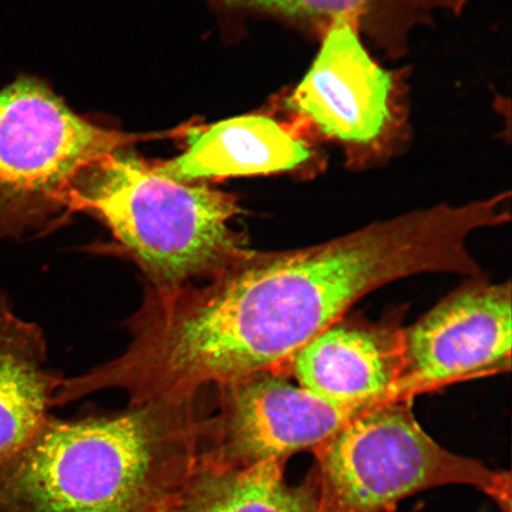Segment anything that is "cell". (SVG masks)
I'll return each instance as SVG.
<instances>
[{"mask_svg":"<svg viewBox=\"0 0 512 512\" xmlns=\"http://www.w3.org/2000/svg\"><path fill=\"white\" fill-rule=\"evenodd\" d=\"M241 10L271 15L322 38L345 21L388 59L405 56L412 32L438 14L459 16L471 0H217Z\"/></svg>","mask_w":512,"mask_h":512,"instance_id":"11","label":"cell"},{"mask_svg":"<svg viewBox=\"0 0 512 512\" xmlns=\"http://www.w3.org/2000/svg\"><path fill=\"white\" fill-rule=\"evenodd\" d=\"M61 381L48 369L40 328L19 318L0 293V463L49 418Z\"/></svg>","mask_w":512,"mask_h":512,"instance_id":"12","label":"cell"},{"mask_svg":"<svg viewBox=\"0 0 512 512\" xmlns=\"http://www.w3.org/2000/svg\"><path fill=\"white\" fill-rule=\"evenodd\" d=\"M198 462L222 469L286 463L313 451L367 409L317 398L284 371H264L203 393ZM369 409V408H368Z\"/></svg>","mask_w":512,"mask_h":512,"instance_id":"7","label":"cell"},{"mask_svg":"<svg viewBox=\"0 0 512 512\" xmlns=\"http://www.w3.org/2000/svg\"><path fill=\"white\" fill-rule=\"evenodd\" d=\"M509 198L504 192L414 210L315 246L249 249L208 284L172 294L163 319L171 361L200 388L284 371L300 348L377 288L424 273L479 274L467 241L510 221Z\"/></svg>","mask_w":512,"mask_h":512,"instance_id":"1","label":"cell"},{"mask_svg":"<svg viewBox=\"0 0 512 512\" xmlns=\"http://www.w3.org/2000/svg\"><path fill=\"white\" fill-rule=\"evenodd\" d=\"M202 418L198 400L49 416L0 463V512H171L198 464Z\"/></svg>","mask_w":512,"mask_h":512,"instance_id":"2","label":"cell"},{"mask_svg":"<svg viewBox=\"0 0 512 512\" xmlns=\"http://www.w3.org/2000/svg\"><path fill=\"white\" fill-rule=\"evenodd\" d=\"M302 81L277 96L271 111L317 144L341 147L350 169L389 162L406 146L408 69L380 66L348 22L331 25Z\"/></svg>","mask_w":512,"mask_h":512,"instance_id":"6","label":"cell"},{"mask_svg":"<svg viewBox=\"0 0 512 512\" xmlns=\"http://www.w3.org/2000/svg\"><path fill=\"white\" fill-rule=\"evenodd\" d=\"M510 281L492 284L473 275L403 329V368L396 395L412 401L452 383L511 369Z\"/></svg>","mask_w":512,"mask_h":512,"instance_id":"8","label":"cell"},{"mask_svg":"<svg viewBox=\"0 0 512 512\" xmlns=\"http://www.w3.org/2000/svg\"><path fill=\"white\" fill-rule=\"evenodd\" d=\"M66 208L104 222L155 290L210 279L249 251L229 224L238 198L164 177L124 149L80 172Z\"/></svg>","mask_w":512,"mask_h":512,"instance_id":"3","label":"cell"},{"mask_svg":"<svg viewBox=\"0 0 512 512\" xmlns=\"http://www.w3.org/2000/svg\"><path fill=\"white\" fill-rule=\"evenodd\" d=\"M307 478L317 512H392L403 499L445 485H470L511 512V476L446 450L428 435L412 401L367 409L312 451Z\"/></svg>","mask_w":512,"mask_h":512,"instance_id":"4","label":"cell"},{"mask_svg":"<svg viewBox=\"0 0 512 512\" xmlns=\"http://www.w3.org/2000/svg\"><path fill=\"white\" fill-rule=\"evenodd\" d=\"M285 467L274 460L246 469L198 462L171 512H317L309 478L290 484Z\"/></svg>","mask_w":512,"mask_h":512,"instance_id":"13","label":"cell"},{"mask_svg":"<svg viewBox=\"0 0 512 512\" xmlns=\"http://www.w3.org/2000/svg\"><path fill=\"white\" fill-rule=\"evenodd\" d=\"M142 138L89 123L43 80L17 76L0 89V243L48 228L82 170Z\"/></svg>","mask_w":512,"mask_h":512,"instance_id":"5","label":"cell"},{"mask_svg":"<svg viewBox=\"0 0 512 512\" xmlns=\"http://www.w3.org/2000/svg\"><path fill=\"white\" fill-rule=\"evenodd\" d=\"M183 155L155 164L158 174L182 183L241 176L290 174L312 178L323 171L320 145L271 110L189 131Z\"/></svg>","mask_w":512,"mask_h":512,"instance_id":"10","label":"cell"},{"mask_svg":"<svg viewBox=\"0 0 512 512\" xmlns=\"http://www.w3.org/2000/svg\"><path fill=\"white\" fill-rule=\"evenodd\" d=\"M402 368L403 328L394 313L379 322L345 315L300 348L284 371L331 405L368 409L402 401Z\"/></svg>","mask_w":512,"mask_h":512,"instance_id":"9","label":"cell"}]
</instances>
